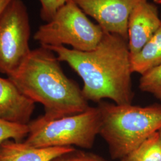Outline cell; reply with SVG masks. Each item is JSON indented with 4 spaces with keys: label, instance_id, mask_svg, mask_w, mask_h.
Listing matches in <instances>:
<instances>
[{
    "label": "cell",
    "instance_id": "cell-1",
    "mask_svg": "<svg viewBox=\"0 0 161 161\" xmlns=\"http://www.w3.org/2000/svg\"><path fill=\"white\" fill-rule=\"evenodd\" d=\"M45 47L80 76L84 82L82 92L88 102L109 99L117 104L132 103V72L127 40L104 32L96 47L88 52L64 46Z\"/></svg>",
    "mask_w": 161,
    "mask_h": 161
},
{
    "label": "cell",
    "instance_id": "cell-2",
    "mask_svg": "<svg viewBox=\"0 0 161 161\" xmlns=\"http://www.w3.org/2000/svg\"><path fill=\"white\" fill-rule=\"evenodd\" d=\"M57 56L41 46L31 50L20 67L7 76L35 103L44 106V117L57 119L80 114L90 106L82 90L69 78Z\"/></svg>",
    "mask_w": 161,
    "mask_h": 161
},
{
    "label": "cell",
    "instance_id": "cell-3",
    "mask_svg": "<svg viewBox=\"0 0 161 161\" xmlns=\"http://www.w3.org/2000/svg\"><path fill=\"white\" fill-rule=\"evenodd\" d=\"M99 134L114 159L123 160L161 129V106H140L101 102Z\"/></svg>",
    "mask_w": 161,
    "mask_h": 161
},
{
    "label": "cell",
    "instance_id": "cell-4",
    "mask_svg": "<svg viewBox=\"0 0 161 161\" xmlns=\"http://www.w3.org/2000/svg\"><path fill=\"white\" fill-rule=\"evenodd\" d=\"M100 112L90 106L85 111L57 119H47L43 115L28 124L29 132L23 141L35 147L74 146L89 149L99 134Z\"/></svg>",
    "mask_w": 161,
    "mask_h": 161
},
{
    "label": "cell",
    "instance_id": "cell-5",
    "mask_svg": "<svg viewBox=\"0 0 161 161\" xmlns=\"http://www.w3.org/2000/svg\"><path fill=\"white\" fill-rule=\"evenodd\" d=\"M104 32L98 24L87 17L74 0H68L50 21L38 28L34 38L41 46L68 45L75 50L88 52L96 47Z\"/></svg>",
    "mask_w": 161,
    "mask_h": 161
},
{
    "label": "cell",
    "instance_id": "cell-6",
    "mask_svg": "<svg viewBox=\"0 0 161 161\" xmlns=\"http://www.w3.org/2000/svg\"><path fill=\"white\" fill-rule=\"evenodd\" d=\"M31 25L22 0H12L0 14V73L7 76L28 57Z\"/></svg>",
    "mask_w": 161,
    "mask_h": 161
},
{
    "label": "cell",
    "instance_id": "cell-7",
    "mask_svg": "<svg viewBox=\"0 0 161 161\" xmlns=\"http://www.w3.org/2000/svg\"><path fill=\"white\" fill-rule=\"evenodd\" d=\"M74 1L104 32L118 35L128 41V22L131 13L138 3L148 0Z\"/></svg>",
    "mask_w": 161,
    "mask_h": 161
},
{
    "label": "cell",
    "instance_id": "cell-8",
    "mask_svg": "<svg viewBox=\"0 0 161 161\" xmlns=\"http://www.w3.org/2000/svg\"><path fill=\"white\" fill-rule=\"evenodd\" d=\"M161 25L157 7L148 1L135 6L128 22V45L130 55L140 52Z\"/></svg>",
    "mask_w": 161,
    "mask_h": 161
},
{
    "label": "cell",
    "instance_id": "cell-9",
    "mask_svg": "<svg viewBox=\"0 0 161 161\" xmlns=\"http://www.w3.org/2000/svg\"><path fill=\"white\" fill-rule=\"evenodd\" d=\"M35 103L20 92L8 78L0 77V118L20 124H28Z\"/></svg>",
    "mask_w": 161,
    "mask_h": 161
},
{
    "label": "cell",
    "instance_id": "cell-10",
    "mask_svg": "<svg viewBox=\"0 0 161 161\" xmlns=\"http://www.w3.org/2000/svg\"><path fill=\"white\" fill-rule=\"evenodd\" d=\"M75 149L72 146L35 147L24 142L7 140L0 143V161H51Z\"/></svg>",
    "mask_w": 161,
    "mask_h": 161
},
{
    "label": "cell",
    "instance_id": "cell-11",
    "mask_svg": "<svg viewBox=\"0 0 161 161\" xmlns=\"http://www.w3.org/2000/svg\"><path fill=\"white\" fill-rule=\"evenodd\" d=\"M131 64L132 73L141 75L161 64V25L142 49L131 56Z\"/></svg>",
    "mask_w": 161,
    "mask_h": 161
},
{
    "label": "cell",
    "instance_id": "cell-12",
    "mask_svg": "<svg viewBox=\"0 0 161 161\" xmlns=\"http://www.w3.org/2000/svg\"><path fill=\"white\" fill-rule=\"evenodd\" d=\"M123 161H161V137L159 131L144 140Z\"/></svg>",
    "mask_w": 161,
    "mask_h": 161
},
{
    "label": "cell",
    "instance_id": "cell-13",
    "mask_svg": "<svg viewBox=\"0 0 161 161\" xmlns=\"http://www.w3.org/2000/svg\"><path fill=\"white\" fill-rule=\"evenodd\" d=\"M138 87L143 92L152 94L161 102V64L142 75Z\"/></svg>",
    "mask_w": 161,
    "mask_h": 161
},
{
    "label": "cell",
    "instance_id": "cell-14",
    "mask_svg": "<svg viewBox=\"0 0 161 161\" xmlns=\"http://www.w3.org/2000/svg\"><path fill=\"white\" fill-rule=\"evenodd\" d=\"M29 132L28 124H20L0 118V143L7 140L22 142Z\"/></svg>",
    "mask_w": 161,
    "mask_h": 161
},
{
    "label": "cell",
    "instance_id": "cell-15",
    "mask_svg": "<svg viewBox=\"0 0 161 161\" xmlns=\"http://www.w3.org/2000/svg\"><path fill=\"white\" fill-rule=\"evenodd\" d=\"M51 161H108L96 154L80 151L75 149L74 150L64 153L54 158Z\"/></svg>",
    "mask_w": 161,
    "mask_h": 161
},
{
    "label": "cell",
    "instance_id": "cell-16",
    "mask_svg": "<svg viewBox=\"0 0 161 161\" xmlns=\"http://www.w3.org/2000/svg\"><path fill=\"white\" fill-rule=\"evenodd\" d=\"M41 3V19L48 22L52 20L58 10L64 5L68 0H39Z\"/></svg>",
    "mask_w": 161,
    "mask_h": 161
},
{
    "label": "cell",
    "instance_id": "cell-17",
    "mask_svg": "<svg viewBox=\"0 0 161 161\" xmlns=\"http://www.w3.org/2000/svg\"><path fill=\"white\" fill-rule=\"evenodd\" d=\"M12 0H0V14Z\"/></svg>",
    "mask_w": 161,
    "mask_h": 161
},
{
    "label": "cell",
    "instance_id": "cell-18",
    "mask_svg": "<svg viewBox=\"0 0 161 161\" xmlns=\"http://www.w3.org/2000/svg\"><path fill=\"white\" fill-rule=\"evenodd\" d=\"M154 2L156 4H161V0H154Z\"/></svg>",
    "mask_w": 161,
    "mask_h": 161
},
{
    "label": "cell",
    "instance_id": "cell-19",
    "mask_svg": "<svg viewBox=\"0 0 161 161\" xmlns=\"http://www.w3.org/2000/svg\"><path fill=\"white\" fill-rule=\"evenodd\" d=\"M159 134H160V136H161V129L159 131Z\"/></svg>",
    "mask_w": 161,
    "mask_h": 161
},
{
    "label": "cell",
    "instance_id": "cell-20",
    "mask_svg": "<svg viewBox=\"0 0 161 161\" xmlns=\"http://www.w3.org/2000/svg\"><path fill=\"white\" fill-rule=\"evenodd\" d=\"M123 161V160H121V161Z\"/></svg>",
    "mask_w": 161,
    "mask_h": 161
}]
</instances>
